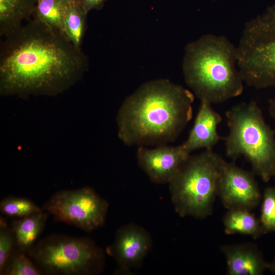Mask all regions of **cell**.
<instances>
[{
    "label": "cell",
    "instance_id": "cell-1",
    "mask_svg": "<svg viewBox=\"0 0 275 275\" xmlns=\"http://www.w3.org/2000/svg\"><path fill=\"white\" fill-rule=\"evenodd\" d=\"M0 46L2 96L56 95L88 70L87 56L66 36L33 19L5 36Z\"/></svg>",
    "mask_w": 275,
    "mask_h": 275
},
{
    "label": "cell",
    "instance_id": "cell-2",
    "mask_svg": "<svg viewBox=\"0 0 275 275\" xmlns=\"http://www.w3.org/2000/svg\"><path fill=\"white\" fill-rule=\"evenodd\" d=\"M195 95L167 79L148 81L126 98L117 115L118 134L128 146L174 141L193 117Z\"/></svg>",
    "mask_w": 275,
    "mask_h": 275
},
{
    "label": "cell",
    "instance_id": "cell-3",
    "mask_svg": "<svg viewBox=\"0 0 275 275\" xmlns=\"http://www.w3.org/2000/svg\"><path fill=\"white\" fill-rule=\"evenodd\" d=\"M182 68L185 82L200 101L221 103L243 92L236 46L225 36L207 34L188 43Z\"/></svg>",
    "mask_w": 275,
    "mask_h": 275
},
{
    "label": "cell",
    "instance_id": "cell-4",
    "mask_svg": "<svg viewBox=\"0 0 275 275\" xmlns=\"http://www.w3.org/2000/svg\"><path fill=\"white\" fill-rule=\"evenodd\" d=\"M229 133L224 138L229 158L244 157L253 173L267 182L275 171V131L254 101L233 105L225 113Z\"/></svg>",
    "mask_w": 275,
    "mask_h": 275
},
{
    "label": "cell",
    "instance_id": "cell-5",
    "mask_svg": "<svg viewBox=\"0 0 275 275\" xmlns=\"http://www.w3.org/2000/svg\"><path fill=\"white\" fill-rule=\"evenodd\" d=\"M226 161L212 150L191 156L169 183L175 211L202 219L210 215Z\"/></svg>",
    "mask_w": 275,
    "mask_h": 275
},
{
    "label": "cell",
    "instance_id": "cell-6",
    "mask_svg": "<svg viewBox=\"0 0 275 275\" xmlns=\"http://www.w3.org/2000/svg\"><path fill=\"white\" fill-rule=\"evenodd\" d=\"M236 49L244 83L275 88V3L245 23Z\"/></svg>",
    "mask_w": 275,
    "mask_h": 275
},
{
    "label": "cell",
    "instance_id": "cell-7",
    "mask_svg": "<svg viewBox=\"0 0 275 275\" xmlns=\"http://www.w3.org/2000/svg\"><path fill=\"white\" fill-rule=\"evenodd\" d=\"M42 272L54 275H89L99 272L104 254L91 239L52 234L26 252Z\"/></svg>",
    "mask_w": 275,
    "mask_h": 275
},
{
    "label": "cell",
    "instance_id": "cell-8",
    "mask_svg": "<svg viewBox=\"0 0 275 275\" xmlns=\"http://www.w3.org/2000/svg\"><path fill=\"white\" fill-rule=\"evenodd\" d=\"M42 209L55 221L90 232L104 225L108 204L92 188L87 186L58 191L44 204Z\"/></svg>",
    "mask_w": 275,
    "mask_h": 275
},
{
    "label": "cell",
    "instance_id": "cell-9",
    "mask_svg": "<svg viewBox=\"0 0 275 275\" xmlns=\"http://www.w3.org/2000/svg\"><path fill=\"white\" fill-rule=\"evenodd\" d=\"M218 196L225 208L252 210L260 204L262 197L254 173L234 162H225L221 175Z\"/></svg>",
    "mask_w": 275,
    "mask_h": 275
},
{
    "label": "cell",
    "instance_id": "cell-10",
    "mask_svg": "<svg viewBox=\"0 0 275 275\" xmlns=\"http://www.w3.org/2000/svg\"><path fill=\"white\" fill-rule=\"evenodd\" d=\"M190 155L182 144L161 145L153 148L139 146L136 152L139 165L149 179L157 184L169 183Z\"/></svg>",
    "mask_w": 275,
    "mask_h": 275
},
{
    "label": "cell",
    "instance_id": "cell-11",
    "mask_svg": "<svg viewBox=\"0 0 275 275\" xmlns=\"http://www.w3.org/2000/svg\"><path fill=\"white\" fill-rule=\"evenodd\" d=\"M151 246L149 233L143 228L131 224L118 230L109 249L117 261L119 270L127 273L141 263Z\"/></svg>",
    "mask_w": 275,
    "mask_h": 275
},
{
    "label": "cell",
    "instance_id": "cell-12",
    "mask_svg": "<svg viewBox=\"0 0 275 275\" xmlns=\"http://www.w3.org/2000/svg\"><path fill=\"white\" fill-rule=\"evenodd\" d=\"M211 103L201 100L193 127L186 140L182 144L185 150L191 153L199 149L212 150L223 139L217 132L222 116L213 109Z\"/></svg>",
    "mask_w": 275,
    "mask_h": 275
},
{
    "label": "cell",
    "instance_id": "cell-13",
    "mask_svg": "<svg viewBox=\"0 0 275 275\" xmlns=\"http://www.w3.org/2000/svg\"><path fill=\"white\" fill-rule=\"evenodd\" d=\"M229 275H261L268 269L266 262L257 245L252 243L223 245Z\"/></svg>",
    "mask_w": 275,
    "mask_h": 275
},
{
    "label": "cell",
    "instance_id": "cell-14",
    "mask_svg": "<svg viewBox=\"0 0 275 275\" xmlns=\"http://www.w3.org/2000/svg\"><path fill=\"white\" fill-rule=\"evenodd\" d=\"M49 214L44 210L19 219L10 224L15 238V247L26 253L43 230Z\"/></svg>",
    "mask_w": 275,
    "mask_h": 275
},
{
    "label": "cell",
    "instance_id": "cell-15",
    "mask_svg": "<svg viewBox=\"0 0 275 275\" xmlns=\"http://www.w3.org/2000/svg\"><path fill=\"white\" fill-rule=\"evenodd\" d=\"M228 210L223 218L226 234H240L257 239L265 234L259 219L251 212L252 210L244 208Z\"/></svg>",
    "mask_w": 275,
    "mask_h": 275
},
{
    "label": "cell",
    "instance_id": "cell-16",
    "mask_svg": "<svg viewBox=\"0 0 275 275\" xmlns=\"http://www.w3.org/2000/svg\"><path fill=\"white\" fill-rule=\"evenodd\" d=\"M37 0H0V35L4 36L29 20Z\"/></svg>",
    "mask_w": 275,
    "mask_h": 275
},
{
    "label": "cell",
    "instance_id": "cell-17",
    "mask_svg": "<svg viewBox=\"0 0 275 275\" xmlns=\"http://www.w3.org/2000/svg\"><path fill=\"white\" fill-rule=\"evenodd\" d=\"M70 0H37L33 18L64 33V17Z\"/></svg>",
    "mask_w": 275,
    "mask_h": 275
},
{
    "label": "cell",
    "instance_id": "cell-18",
    "mask_svg": "<svg viewBox=\"0 0 275 275\" xmlns=\"http://www.w3.org/2000/svg\"><path fill=\"white\" fill-rule=\"evenodd\" d=\"M86 13L81 3L70 1L64 17V33L77 48H81L86 29Z\"/></svg>",
    "mask_w": 275,
    "mask_h": 275
},
{
    "label": "cell",
    "instance_id": "cell-19",
    "mask_svg": "<svg viewBox=\"0 0 275 275\" xmlns=\"http://www.w3.org/2000/svg\"><path fill=\"white\" fill-rule=\"evenodd\" d=\"M26 253L15 248L10 254L3 269L2 275H42L43 272L36 263L27 256Z\"/></svg>",
    "mask_w": 275,
    "mask_h": 275
},
{
    "label": "cell",
    "instance_id": "cell-20",
    "mask_svg": "<svg viewBox=\"0 0 275 275\" xmlns=\"http://www.w3.org/2000/svg\"><path fill=\"white\" fill-rule=\"evenodd\" d=\"M31 200L22 197L10 196L0 202L2 213L9 217L23 218L43 210Z\"/></svg>",
    "mask_w": 275,
    "mask_h": 275
},
{
    "label": "cell",
    "instance_id": "cell-21",
    "mask_svg": "<svg viewBox=\"0 0 275 275\" xmlns=\"http://www.w3.org/2000/svg\"><path fill=\"white\" fill-rule=\"evenodd\" d=\"M259 218L265 233L275 232V187L265 188Z\"/></svg>",
    "mask_w": 275,
    "mask_h": 275
},
{
    "label": "cell",
    "instance_id": "cell-22",
    "mask_svg": "<svg viewBox=\"0 0 275 275\" xmlns=\"http://www.w3.org/2000/svg\"><path fill=\"white\" fill-rule=\"evenodd\" d=\"M15 248L14 234L5 219H0V272L3 269L10 254Z\"/></svg>",
    "mask_w": 275,
    "mask_h": 275
},
{
    "label": "cell",
    "instance_id": "cell-23",
    "mask_svg": "<svg viewBox=\"0 0 275 275\" xmlns=\"http://www.w3.org/2000/svg\"><path fill=\"white\" fill-rule=\"evenodd\" d=\"M107 0H81L82 6L88 14L93 10H101Z\"/></svg>",
    "mask_w": 275,
    "mask_h": 275
},
{
    "label": "cell",
    "instance_id": "cell-24",
    "mask_svg": "<svg viewBox=\"0 0 275 275\" xmlns=\"http://www.w3.org/2000/svg\"><path fill=\"white\" fill-rule=\"evenodd\" d=\"M268 109L271 117L273 120L275 131V95L269 100Z\"/></svg>",
    "mask_w": 275,
    "mask_h": 275
},
{
    "label": "cell",
    "instance_id": "cell-25",
    "mask_svg": "<svg viewBox=\"0 0 275 275\" xmlns=\"http://www.w3.org/2000/svg\"><path fill=\"white\" fill-rule=\"evenodd\" d=\"M268 270L275 273V258L271 262H269Z\"/></svg>",
    "mask_w": 275,
    "mask_h": 275
},
{
    "label": "cell",
    "instance_id": "cell-26",
    "mask_svg": "<svg viewBox=\"0 0 275 275\" xmlns=\"http://www.w3.org/2000/svg\"><path fill=\"white\" fill-rule=\"evenodd\" d=\"M70 1L81 3V0H70Z\"/></svg>",
    "mask_w": 275,
    "mask_h": 275
},
{
    "label": "cell",
    "instance_id": "cell-27",
    "mask_svg": "<svg viewBox=\"0 0 275 275\" xmlns=\"http://www.w3.org/2000/svg\"><path fill=\"white\" fill-rule=\"evenodd\" d=\"M273 177L274 178V179H275V171H274V173Z\"/></svg>",
    "mask_w": 275,
    "mask_h": 275
}]
</instances>
